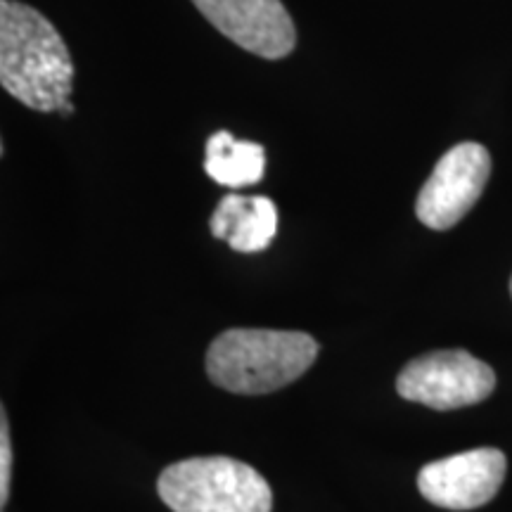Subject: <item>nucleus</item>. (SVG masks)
I'll return each instance as SVG.
<instances>
[{"label": "nucleus", "instance_id": "obj_7", "mask_svg": "<svg viewBox=\"0 0 512 512\" xmlns=\"http://www.w3.org/2000/svg\"><path fill=\"white\" fill-rule=\"evenodd\" d=\"M197 10L247 53L283 60L297 46L290 12L280 0H192Z\"/></svg>", "mask_w": 512, "mask_h": 512}, {"label": "nucleus", "instance_id": "obj_2", "mask_svg": "<svg viewBox=\"0 0 512 512\" xmlns=\"http://www.w3.org/2000/svg\"><path fill=\"white\" fill-rule=\"evenodd\" d=\"M318 356V342L306 332L226 330L207 351V375L233 394H268L302 377Z\"/></svg>", "mask_w": 512, "mask_h": 512}, {"label": "nucleus", "instance_id": "obj_6", "mask_svg": "<svg viewBox=\"0 0 512 512\" xmlns=\"http://www.w3.org/2000/svg\"><path fill=\"white\" fill-rule=\"evenodd\" d=\"M508 460L498 448H475L425 465L418 489L427 501L446 510L482 508L501 489Z\"/></svg>", "mask_w": 512, "mask_h": 512}, {"label": "nucleus", "instance_id": "obj_4", "mask_svg": "<svg viewBox=\"0 0 512 512\" xmlns=\"http://www.w3.org/2000/svg\"><path fill=\"white\" fill-rule=\"evenodd\" d=\"M496 387L494 370L463 349L418 356L396 377L403 399L434 411H456L489 399Z\"/></svg>", "mask_w": 512, "mask_h": 512}, {"label": "nucleus", "instance_id": "obj_3", "mask_svg": "<svg viewBox=\"0 0 512 512\" xmlns=\"http://www.w3.org/2000/svg\"><path fill=\"white\" fill-rule=\"evenodd\" d=\"M157 491L174 512H271L273 491L254 467L226 456L188 458L159 475Z\"/></svg>", "mask_w": 512, "mask_h": 512}, {"label": "nucleus", "instance_id": "obj_9", "mask_svg": "<svg viewBox=\"0 0 512 512\" xmlns=\"http://www.w3.org/2000/svg\"><path fill=\"white\" fill-rule=\"evenodd\" d=\"M204 171L223 188H247L264 178L266 152L252 140H238L228 131H216L207 140Z\"/></svg>", "mask_w": 512, "mask_h": 512}, {"label": "nucleus", "instance_id": "obj_5", "mask_svg": "<svg viewBox=\"0 0 512 512\" xmlns=\"http://www.w3.org/2000/svg\"><path fill=\"white\" fill-rule=\"evenodd\" d=\"M491 157L479 143H460L446 152L422 185L415 214L432 230L453 228L475 207L489 183Z\"/></svg>", "mask_w": 512, "mask_h": 512}, {"label": "nucleus", "instance_id": "obj_1", "mask_svg": "<svg viewBox=\"0 0 512 512\" xmlns=\"http://www.w3.org/2000/svg\"><path fill=\"white\" fill-rule=\"evenodd\" d=\"M74 64L60 31L31 5L0 3V83L36 112L72 105Z\"/></svg>", "mask_w": 512, "mask_h": 512}, {"label": "nucleus", "instance_id": "obj_8", "mask_svg": "<svg viewBox=\"0 0 512 512\" xmlns=\"http://www.w3.org/2000/svg\"><path fill=\"white\" fill-rule=\"evenodd\" d=\"M211 235L226 240L235 252H264L278 235V207L271 197L228 192L211 214Z\"/></svg>", "mask_w": 512, "mask_h": 512}, {"label": "nucleus", "instance_id": "obj_10", "mask_svg": "<svg viewBox=\"0 0 512 512\" xmlns=\"http://www.w3.org/2000/svg\"><path fill=\"white\" fill-rule=\"evenodd\" d=\"M10 470H12V448H10V430L8 418L0 420V505H8L10 496Z\"/></svg>", "mask_w": 512, "mask_h": 512}, {"label": "nucleus", "instance_id": "obj_11", "mask_svg": "<svg viewBox=\"0 0 512 512\" xmlns=\"http://www.w3.org/2000/svg\"><path fill=\"white\" fill-rule=\"evenodd\" d=\"M510 297H512V278H510Z\"/></svg>", "mask_w": 512, "mask_h": 512}]
</instances>
